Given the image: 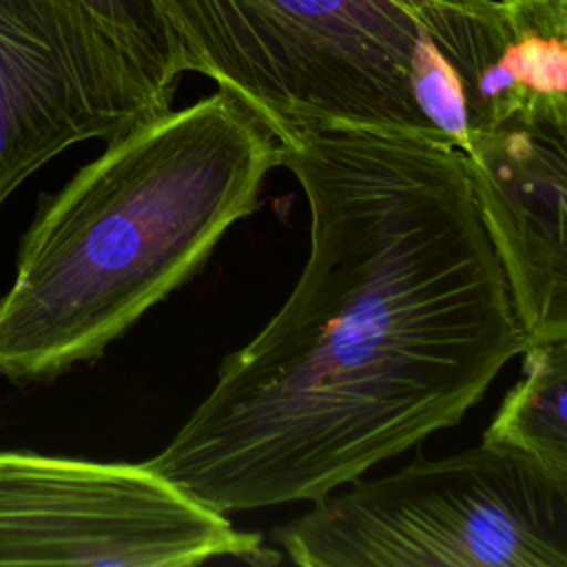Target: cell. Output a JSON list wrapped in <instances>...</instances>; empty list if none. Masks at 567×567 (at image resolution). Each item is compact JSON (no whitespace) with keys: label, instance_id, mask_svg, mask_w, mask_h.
I'll list each match as a JSON object with an SVG mask.
<instances>
[{"label":"cell","instance_id":"3957f363","mask_svg":"<svg viewBox=\"0 0 567 567\" xmlns=\"http://www.w3.org/2000/svg\"><path fill=\"white\" fill-rule=\"evenodd\" d=\"M188 71L241 102L277 142L368 131L441 142L416 95L432 35L450 58L474 16L447 0H157ZM443 144V142H441Z\"/></svg>","mask_w":567,"mask_h":567},{"label":"cell","instance_id":"ba28073f","mask_svg":"<svg viewBox=\"0 0 567 567\" xmlns=\"http://www.w3.org/2000/svg\"><path fill=\"white\" fill-rule=\"evenodd\" d=\"M523 374L503 396L483 439L567 470V337L527 343Z\"/></svg>","mask_w":567,"mask_h":567},{"label":"cell","instance_id":"6da1fadb","mask_svg":"<svg viewBox=\"0 0 567 567\" xmlns=\"http://www.w3.org/2000/svg\"><path fill=\"white\" fill-rule=\"evenodd\" d=\"M279 166L310 210L303 270L144 461L219 514L339 492L456 425L527 346L461 148L326 131Z\"/></svg>","mask_w":567,"mask_h":567},{"label":"cell","instance_id":"30bf717a","mask_svg":"<svg viewBox=\"0 0 567 567\" xmlns=\"http://www.w3.org/2000/svg\"><path fill=\"white\" fill-rule=\"evenodd\" d=\"M551 2H554V9L558 13L560 24L567 31V0H551ZM520 117H538V120L551 122V124H556V126L567 131V91L556 95V97H551V100H547V102L534 104Z\"/></svg>","mask_w":567,"mask_h":567},{"label":"cell","instance_id":"7a4b0ae2","mask_svg":"<svg viewBox=\"0 0 567 567\" xmlns=\"http://www.w3.org/2000/svg\"><path fill=\"white\" fill-rule=\"evenodd\" d=\"M279 142L215 91L106 142L40 210L0 295V377L93 361L190 279L248 217Z\"/></svg>","mask_w":567,"mask_h":567},{"label":"cell","instance_id":"8fae6325","mask_svg":"<svg viewBox=\"0 0 567 567\" xmlns=\"http://www.w3.org/2000/svg\"><path fill=\"white\" fill-rule=\"evenodd\" d=\"M447 2H458V4H467V7H485L494 0H447Z\"/></svg>","mask_w":567,"mask_h":567},{"label":"cell","instance_id":"8992f818","mask_svg":"<svg viewBox=\"0 0 567 567\" xmlns=\"http://www.w3.org/2000/svg\"><path fill=\"white\" fill-rule=\"evenodd\" d=\"M177 84L78 0H0V204L69 146L166 113Z\"/></svg>","mask_w":567,"mask_h":567},{"label":"cell","instance_id":"277c9868","mask_svg":"<svg viewBox=\"0 0 567 567\" xmlns=\"http://www.w3.org/2000/svg\"><path fill=\"white\" fill-rule=\"evenodd\" d=\"M272 538L301 567H567V470L483 439L357 478Z\"/></svg>","mask_w":567,"mask_h":567},{"label":"cell","instance_id":"52a82bcc","mask_svg":"<svg viewBox=\"0 0 567 567\" xmlns=\"http://www.w3.org/2000/svg\"><path fill=\"white\" fill-rule=\"evenodd\" d=\"M463 153L527 343L567 337V131L509 117Z\"/></svg>","mask_w":567,"mask_h":567},{"label":"cell","instance_id":"9c48e42d","mask_svg":"<svg viewBox=\"0 0 567 567\" xmlns=\"http://www.w3.org/2000/svg\"><path fill=\"white\" fill-rule=\"evenodd\" d=\"M102 27L120 38L142 60L182 78L188 66L179 40L157 0H78Z\"/></svg>","mask_w":567,"mask_h":567},{"label":"cell","instance_id":"5b68a950","mask_svg":"<svg viewBox=\"0 0 567 567\" xmlns=\"http://www.w3.org/2000/svg\"><path fill=\"white\" fill-rule=\"evenodd\" d=\"M266 556L257 534L146 463L0 452V565L186 567Z\"/></svg>","mask_w":567,"mask_h":567}]
</instances>
